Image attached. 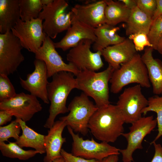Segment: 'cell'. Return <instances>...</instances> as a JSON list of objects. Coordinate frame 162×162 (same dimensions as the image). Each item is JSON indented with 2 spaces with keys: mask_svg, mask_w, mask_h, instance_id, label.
I'll return each instance as SVG.
<instances>
[{
  "mask_svg": "<svg viewBox=\"0 0 162 162\" xmlns=\"http://www.w3.org/2000/svg\"><path fill=\"white\" fill-rule=\"evenodd\" d=\"M124 118L116 105L98 108L91 118L88 128L93 136L102 142H114L123 133Z\"/></svg>",
  "mask_w": 162,
  "mask_h": 162,
  "instance_id": "obj_1",
  "label": "cell"
},
{
  "mask_svg": "<svg viewBox=\"0 0 162 162\" xmlns=\"http://www.w3.org/2000/svg\"><path fill=\"white\" fill-rule=\"evenodd\" d=\"M52 77L47 86L48 98L50 103L49 115L44 126L49 129L53 126L58 115L69 112L66 106L67 99L71 91L77 87L76 78L70 72H60Z\"/></svg>",
  "mask_w": 162,
  "mask_h": 162,
  "instance_id": "obj_2",
  "label": "cell"
},
{
  "mask_svg": "<svg viewBox=\"0 0 162 162\" xmlns=\"http://www.w3.org/2000/svg\"><path fill=\"white\" fill-rule=\"evenodd\" d=\"M114 70L108 65L106 69L100 72L80 71L76 76L77 88L92 98L98 108L108 105L110 104L109 82Z\"/></svg>",
  "mask_w": 162,
  "mask_h": 162,
  "instance_id": "obj_3",
  "label": "cell"
},
{
  "mask_svg": "<svg viewBox=\"0 0 162 162\" xmlns=\"http://www.w3.org/2000/svg\"><path fill=\"white\" fill-rule=\"evenodd\" d=\"M110 82V91L115 94L131 84L136 83L147 88L151 86L146 67L137 53L130 61L121 64L118 69L114 71Z\"/></svg>",
  "mask_w": 162,
  "mask_h": 162,
  "instance_id": "obj_4",
  "label": "cell"
},
{
  "mask_svg": "<svg viewBox=\"0 0 162 162\" xmlns=\"http://www.w3.org/2000/svg\"><path fill=\"white\" fill-rule=\"evenodd\" d=\"M68 5L65 0H53L50 4L44 6L38 18L44 20V31L51 39H55L59 33L70 27L72 14L71 11H66Z\"/></svg>",
  "mask_w": 162,
  "mask_h": 162,
  "instance_id": "obj_5",
  "label": "cell"
},
{
  "mask_svg": "<svg viewBox=\"0 0 162 162\" xmlns=\"http://www.w3.org/2000/svg\"><path fill=\"white\" fill-rule=\"evenodd\" d=\"M69 113L61 117L59 120L64 121L67 126L74 132L86 135L89 120L98 108L83 92L74 97L68 106Z\"/></svg>",
  "mask_w": 162,
  "mask_h": 162,
  "instance_id": "obj_6",
  "label": "cell"
},
{
  "mask_svg": "<svg viewBox=\"0 0 162 162\" xmlns=\"http://www.w3.org/2000/svg\"><path fill=\"white\" fill-rule=\"evenodd\" d=\"M68 129L73 140L71 153L75 156L100 161L110 156L120 154V149L108 143H98L93 138L84 140L70 127L68 126Z\"/></svg>",
  "mask_w": 162,
  "mask_h": 162,
  "instance_id": "obj_7",
  "label": "cell"
},
{
  "mask_svg": "<svg viewBox=\"0 0 162 162\" xmlns=\"http://www.w3.org/2000/svg\"><path fill=\"white\" fill-rule=\"evenodd\" d=\"M23 48L11 31L0 34V74L8 76L17 70L25 60Z\"/></svg>",
  "mask_w": 162,
  "mask_h": 162,
  "instance_id": "obj_8",
  "label": "cell"
},
{
  "mask_svg": "<svg viewBox=\"0 0 162 162\" xmlns=\"http://www.w3.org/2000/svg\"><path fill=\"white\" fill-rule=\"evenodd\" d=\"M131 124L129 128V131L122 134L127 142L126 148L119 151L124 162L134 161V152L137 149L143 148L142 143L144 139L155 128L157 121L151 116L142 117Z\"/></svg>",
  "mask_w": 162,
  "mask_h": 162,
  "instance_id": "obj_9",
  "label": "cell"
},
{
  "mask_svg": "<svg viewBox=\"0 0 162 162\" xmlns=\"http://www.w3.org/2000/svg\"><path fill=\"white\" fill-rule=\"evenodd\" d=\"M142 87L136 84L124 89L118 98L116 106L125 123L132 124L142 117V110L148 101L143 94Z\"/></svg>",
  "mask_w": 162,
  "mask_h": 162,
  "instance_id": "obj_10",
  "label": "cell"
},
{
  "mask_svg": "<svg viewBox=\"0 0 162 162\" xmlns=\"http://www.w3.org/2000/svg\"><path fill=\"white\" fill-rule=\"evenodd\" d=\"M43 21L38 18L26 21L20 19L11 30L23 48L34 54L46 36L43 30Z\"/></svg>",
  "mask_w": 162,
  "mask_h": 162,
  "instance_id": "obj_11",
  "label": "cell"
},
{
  "mask_svg": "<svg viewBox=\"0 0 162 162\" xmlns=\"http://www.w3.org/2000/svg\"><path fill=\"white\" fill-rule=\"evenodd\" d=\"M94 42L84 39L70 49L66 56L67 60L80 70H87L96 71L103 67L101 51L93 52L90 50Z\"/></svg>",
  "mask_w": 162,
  "mask_h": 162,
  "instance_id": "obj_12",
  "label": "cell"
},
{
  "mask_svg": "<svg viewBox=\"0 0 162 162\" xmlns=\"http://www.w3.org/2000/svg\"><path fill=\"white\" fill-rule=\"evenodd\" d=\"M42 109L41 104L35 96L24 92L17 94L13 98L0 102V110L7 111L16 118L26 122Z\"/></svg>",
  "mask_w": 162,
  "mask_h": 162,
  "instance_id": "obj_13",
  "label": "cell"
},
{
  "mask_svg": "<svg viewBox=\"0 0 162 162\" xmlns=\"http://www.w3.org/2000/svg\"><path fill=\"white\" fill-rule=\"evenodd\" d=\"M56 49L54 42L46 36L42 46L34 54L36 59L45 63L48 78L61 71L70 72L76 76L80 71L72 63H65Z\"/></svg>",
  "mask_w": 162,
  "mask_h": 162,
  "instance_id": "obj_14",
  "label": "cell"
},
{
  "mask_svg": "<svg viewBox=\"0 0 162 162\" xmlns=\"http://www.w3.org/2000/svg\"><path fill=\"white\" fill-rule=\"evenodd\" d=\"M34 69L27 74L26 79L20 78L22 87L30 94L40 98L46 104H49L47 86L49 82L46 65L42 60L36 59L34 61Z\"/></svg>",
  "mask_w": 162,
  "mask_h": 162,
  "instance_id": "obj_15",
  "label": "cell"
},
{
  "mask_svg": "<svg viewBox=\"0 0 162 162\" xmlns=\"http://www.w3.org/2000/svg\"><path fill=\"white\" fill-rule=\"evenodd\" d=\"M105 0L83 4H77L71 9L72 20L81 22L93 28L106 23Z\"/></svg>",
  "mask_w": 162,
  "mask_h": 162,
  "instance_id": "obj_16",
  "label": "cell"
},
{
  "mask_svg": "<svg viewBox=\"0 0 162 162\" xmlns=\"http://www.w3.org/2000/svg\"><path fill=\"white\" fill-rule=\"evenodd\" d=\"M102 56L115 70L127 63L137 53L132 40L128 38L119 44L109 46L101 51Z\"/></svg>",
  "mask_w": 162,
  "mask_h": 162,
  "instance_id": "obj_17",
  "label": "cell"
},
{
  "mask_svg": "<svg viewBox=\"0 0 162 162\" xmlns=\"http://www.w3.org/2000/svg\"><path fill=\"white\" fill-rule=\"evenodd\" d=\"M94 28L79 21L72 20L71 25L64 36L59 41L54 42L55 46L65 51L84 39L91 40L94 42L97 39Z\"/></svg>",
  "mask_w": 162,
  "mask_h": 162,
  "instance_id": "obj_18",
  "label": "cell"
},
{
  "mask_svg": "<svg viewBox=\"0 0 162 162\" xmlns=\"http://www.w3.org/2000/svg\"><path fill=\"white\" fill-rule=\"evenodd\" d=\"M66 126L67 125L64 121L59 120L55 122L48 130L44 139L46 154L44 158V162H52L62 157V147L66 142V138L62 137V134Z\"/></svg>",
  "mask_w": 162,
  "mask_h": 162,
  "instance_id": "obj_19",
  "label": "cell"
},
{
  "mask_svg": "<svg viewBox=\"0 0 162 162\" xmlns=\"http://www.w3.org/2000/svg\"><path fill=\"white\" fill-rule=\"evenodd\" d=\"M152 47H147L142 56V59L147 70L149 81L154 94H162V61L153 57Z\"/></svg>",
  "mask_w": 162,
  "mask_h": 162,
  "instance_id": "obj_20",
  "label": "cell"
},
{
  "mask_svg": "<svg viewBox=\"0 0 162 162\" xmlns=\"http://www.w3.org/2000/svg\"><path fill=\"white\" fill-rule=\"evenodd\" d=\"M20 19V0H0V32L10 31Z\"/></svg>",
  "mask_w": 162,
  "mask_h": 162,
  "instance_id": "obj_21",
  "label": "cell"
},
{
  "mask_svg": "<svg viewBox=\"0 0 162 162\" xmlns=\"http://www.w3.org/2000/svg\"><path fill=\"white\" fill-rule=\"evenodd\" d=\"M120 29L118 27L113 26L106 23L94 28L96 37V40L93 43V49L95 52L101 51L106 47L116 45L123 41L124 37L117 33Z\"/></svg>",
  "mask_w": 162,
  "mask_h": 162,
  "instance_id": "obj_22",
  "label": "cell"
},
{
  "mask_svg": "<svg viewBox=\"0 0 162 162\" xmlns=\"http://www.w3.org/2000/svg\"><path fill=\"white\" fill-rule=\"evenodd\" d=\"M20 125L22 133L16 142L22 148L30 147L42 154L46 153L44 146L45 135L39 134L27 126L26 122L16 118Z\"/></svg>",
  "mask_w": 162,
  "mask_h": 162,
  "instance_id": "obj_23",
  "label": "cell"
},
{
  "mask_svg": "<svg viewBox=\"0 0 162 162\" xmlns=\"http://www.w3.org/2000/svg\"><path fill=\"white\" fill-rule=\"evenodd\" d=\"M152 19L137 6L131 10L127 23L125 33L127 36L140 32L148 34L152 25Z\"/></svg>",
  "mask_w": 162,
  "mask_h": 162,
  "instance_id": "obj_24",
  "label": "cell"
},
{
  "mask_svg": "<svg viewBox=\"0 0 162 162\" xmlns=\"http://www.w3.org/2000/svg\"><path fill=\"white\" fill-rule=\"evenodd\" d=\"M106 3L105 14L106 23L115 26L121 22L126 23L131 10L119 0H105Z\"/></svg>",
  "mask_w": 162,
  "mask_h": 162,
  "instance_id": "obj_25",
  "label": "cell"
},
{
  "mask_svg": "<svg viewBox=\"0 0 162 162\" xmlns=\"http://www.w3.org/2000/svg\"><path fill=\"white\" fill-rule=\"evenodd\" d=\"M0 150L4 156L23 160H27L39 154L35 150L23 149L16 142H9L8 143L0 142Z\"/></svg>",
  "mask_w": 162,
  "mask_h": 162,
  "instance_id": "obj_26",
  "label": "cell"
},
{
  "mask_svg": "<svg viewBox=\"0 0 162 162\" xmlns=\"http://www.w3.org/2000/svg\"><path fill=\"white\" fill-rule=\"evenodd\" d=\"M43 6L40 0H20V19L26 21L38 18Z\"/></svg>",
  "mask_w": 162,
  "mask_h": 162,
  "instance_id": "obj_27",
  "label": "cell"
},
{
  "mask_svg": "<svg viewBox=\"0 0 162 162\" xmlns=\"http://www.w3.org/2000/svg\"><path fill=\"white\" fill-rule=\"evenodd\" d=\"M148 106L142 111V114L146 115L149 112H156L157 115L158 133L154 140L151 142H155L162 136V96L155 95L148 99Z\"/></svg>",
  "mask_w": 162,
  "mask_h": 162,
  "instance_id": "obj_28",
  "label": "cell"
},
{
  "mask_svg": "<svg viewBox=\"0 0 162 162\" xmlns=\"http://www.w3.org/2000/svg\"><path fill=\"white\" fill-rule=\"evenodd\" d=\"M21 130L20 125L16 119L7 125L0 126V142L8 141L10 138L17 140L20 136Z\"/></svg>",
  "mask_w": 162,
  "mask_h": 162,
  "instance_id": "obj_29",
  "label": "cell"
},
{
  "mask_svg": "<svg viewBox=\"0 0 162 162\" xmlns=\"http://www.w3.org/2000/svg\"><path fill=\"white\" fill-rule=\"evenodd\" d=\"M148 36L153 48L156 50L158 43L162 38V15L152 21Z\"/></svg>",
  "mask_w": 162,
  "mask_h": 162,
  "instance_id": "obj_30",
  "label": "cell"
},
{
  "mask_svg": "<svg viewBox=\"0 0 162 162\" xmlns=\"http://www.w3.org/2000/svg\"><path fill=\"white\" fill-rule=\"evenodd\" d=\"M16 94L8 76L0 74V102L9 100Z\"/></svg>",
  "mask_w": 162,
  "mask_h": 162,
  "instance_id": "obj_31",
  "label": "cell"
},
{
  "mask_svg": "<svg viewBox=\"0 0 162 162\" xmlns=\"http://www.w3.org/2000/svg\"><path fill=\"white\" fill-rule=\"evenodd\" d=\"M128 38L132 41L136 51L143 50L146 46L152 47L146 33L140 32L132 34L129 36Z\"/></svg>",
  "mask_w": 162,
  "mask_h": 162,
  "instance_id": "obj_32",
  "label": "cell"
},
{
  "mask_svg": "<svg viewBox=\"0 0 162 162\" xmlns=\"http://www.w3.org/2000/svg\"><path fill=\"white\" fill-rule=\"evenodd\" d=\"M136 1L138 8L152 19L156 8V0H136Z\"/></svg>",
  "mask_w": 162,
  "mask_h": 162,
  "instance_id": "obj_33",
  "label": "cell"
},
{
  "mask_svg": "<svg viewBox=\"0 0 162 162\" xmlns=\"http://www.w3.org/2000/svg\"><path fill=\"white\" fill-rule=\"evenodd\" d=\"M61 153L62 156L66 162H99V161L96 159H88L75 156L62 148Z\"/></svg>",
  "mask_w": 162,
  "mask_h": 162,
  "instance_id": "obj_34",
  "label": "cell"
},
{
  "mask_svg": "<svg viewBox=\"0 0 162 162\" xmlns=\"http://www.w3.org/2000/svg\"><path fill=\"white\" fill-rule=\"evenodd\" d=\"M154 146L155 153L151 162H162V146L159 144H157L155 142H151Z\"/></svg>",
  "mask_w": 162,
  "mask_h": 162,
  "instance_id": "obj_35",
  "label": "cell"
},
{
  "mask_svg": "<svg viewBox=\"0 0 162 162\" xmlns=\"http://www.w3.org/2000/svg\"><path fill=\"white\" fill-rule=\"evenodd\" d=\"M13 116L10 113L5 110L0 111V125L6 124L11 120Z\"/></svg>",
  "mask_w": 162,
  "mask_h": 162,
  "instance_id": "obj_36",
  "label": "cell"
},
{
  "mask_svg": "<svg viewBox=\"0 0 162 162\" xmlns=\"http://www.w3.org/2000/svg\"><path fill=\"white\" fill-rule=\"evenodd\" d=\"M157 7L154 15L152 19L153 21L162 15V0H156Z\"/></svg>",
  "mask_w": 162,
  "mask_h": 162,
  "instance_id": "obj_37",
  "label": "cell"
},
{
  "mask_svg": "<svg viewBox=\"0 0 162 162\" xmlns=\"http://www.w3.org/2000/svg\"><path fill=\"white\" fill-rule=\"evenodd\" d=\"M119 1L130 10L137 6L136 0H119Z\"/></svg>",
  "mask_w": 162,
  "mask_h": 162,
  "instance_id": "obj_38",
  "label": "cell"
},
{
  "mask_svg": "<svg viewBox=\"0 0 162 162\" xmlns=\"http://www.w3.org/2000/svg\"><path fill=\"white\" fill-rule=\"evenodd\" d=\"M118 155H113L110 156L99 161V162H118Z\"/></svg>",
  "mask_w": 162,
  "mask_h": 162,
  "instance_id": "obj_39",
  "label": "cell"
},
{
  "mask_svg": "<svg viewBox=\"0 0 162 162\" xmlns=\"http://www.w3.org/2000/svg\"><path fill=\"white\" fill-rule=\"evenodd\" d=\"M157 50L162 55V38L159 41L157 46Z\"/></svg>",
  "mask_w": 162,
  "mask_h": 162,
  "instance_id": "obj_40",
  "label": "cell"
},
{
  "mask_svg": "<svg viewBox=\"0 0 162 162\" xmlns=\"http://www.w3.org/2000/svg\"><path fill=\"white\" fill-rule=\"evenodd\" d=\"M40 1L43 6H46L51 4L53 0H40Z\"/></svg>",
  "mask_w": 162,
  "mask_h": 162,
  "instance_id": "obj_41",
  "label": "cell"
},
{
  "mask_svg": "<svg viewBox=\"0 0 162 162\" xmlns=\"http://www.w3.org/2000/svg\"><path fill=\"white\" fill-rule=\"evenodd\" d=\"M52 162H66L62 156L54 160Z\"/></svg>",
  "mask_w": 162,
  "mask_h": 162,
  "instance_id": "obj_42",
  "label": "cell"
},
{
  "mask_svg": "<svg viewBox=\"0 0 162 162\" xmlns=\"http://www.w3.org/2000/svg\"><path fill=\"white\" fill-rule=\"evenodd\" d=\"M122 162H123V161Z\"/></svg>",
  "mask_w": 162,
  "mask_h": 162,
  "instance_id": "obj_43",
  "label": "cell"
}]
</instances>
